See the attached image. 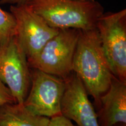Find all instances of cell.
I'll list each match as a JSON object with an SVG mask.
<instances>
[{"instance_id": "cell-1", "label": "cell", "mask_w": 126, "mask_h": 126, "mask_svg": "<svg viewBox=\"0 0 126 126\" xmlns=\"http://www.w3.org/2000/svg\"><path fill=\"white\" fill-rule=\"evenodd\" d=\"M72 72L81 80L95 104L109 88L113 75L96 28L80 31L74 56Z\"/></svg>"}, {"instance_id": "cell-2", "label": "cell", "mask_w": 126, "mask_h": 126, "mask_svg": "<svg viewBox=\"0 0 126 126\" xmlns=\"http://www.w3.org/2000/svg\"><path fill=\"white\" fill-rule=\"evenodd\" d=\"M26 5L57 29H94L104 13L103 7L95 0H33Z\"/></svg>"}, {"instance_id": "cell-3", "label": "cell", "mask_w": 126, "mask_h": 126, "mask_svg": "<svg viewBox=\"0 0 126 126\" xmlns=\"http://www.w3.org/2000/svg\"><path fill=\"white\" fill-rule=\"evenodd\" d=\"M80 30L60 29L35 56L28 59L30 68L65 80L72 73L74 56Z\"/></svg>"}, {"instance_id": "cell-4", "label": "cell", "mask_w": 126, "mask_h": 126, "mask_svg": "<svg viewBox=\"0 0 126 126\" xmlns=\"http://www.w3.org/2000/svg\"><path fill=\"white\" fill-rule=\"evenodd\" d=\"M96 28L113 76L126 81V9L104 12Z\"/></svg>"}, {"instance_id": "cell-5", "label": "cell", "mask_w": 126, "mask_h": 126, "mask_svg": "<svg viewBox=\"0 0 126 126\" xmlns=\"http://www.w3.org/2000/svg\"><path fill=\"white\" fill-rule=\"evenodd\" d=\"M0 79L16 102L23 104L31 86V68L15 36L0 43Z\"/></svg>"}, {"instance_id": "cell-6", "label": "cell", "mask_w": 126, "mask_h": 126, "mask_svg": "<svg viewBox=\"0 0 126 126\" xmlns=\"http://www.w3.org/2000/svg\"><path fill=\"white\" fill-rule=\"evenodd\" d=\"M65 88V81L63 79L31 68V86L23 104L38 116L49 119L60 116Z\"/></svg>"}, {"instance_id": "cell-7", "label": "cell", "mask_w": 126, "mask_h": 126, "mask_svg": "<svg viewBox=\"0 0 126 126\" xmlns=\"http://www.w3.org/2000/svg\"><path fill=\"white\" fill-rule=\"evenodd\" d=\"M10 12L16 22L15 36L29 59L40 51L46 43L59 33L27 5H12Z\"/></svg>"}, {"instance_id": "cell-8", "label": "cell", "mask_w": 126, "mask_h": 126, "mask_svg": "<svg viewBox=\"0 0 126 126\" xmlns=\"http://www.w3.org/2000/svg\"><path fill=\"white\" fill-rule=\"evenodd\" d=\"M61 103V115L78 126H99L96 112L79 78L72 72L65 80Z\"/></svg>"}, {"instance_id": "cell-9", "label": "cell", "mask_w": 126, "mask_h": 126, "mask_svg": "<svg viewBox=\"0 0 126 126\" xmlns=\"http://www.w3.org/2000/svg\"><path fill=\"white\" fill-rule=\"evenodd\" d=\"M95 105L99 126L126 123V81L113 76L109 89Z\"/></svg>"}, {"instance_id": "cell-10", "label": "cell", "mask_w": 126, "mask_h": 126, "mask_svg": "<svg viewBox=\"0 0 126 126\" xmlns=\"http://www.w3.org/2000/svg\"><path fill=\"white\" fill-rule=\"evenodd\" d=\"M50 119L36 115L18 103L0 106V126H48Z\"/></svg>"}, {"instance_id": "cell-11", "label": "cell", "mask_w": 126, "mask_h": 126, "mask_svg": "<svg viewBox=\"0 0 126 126\" xmlns=\"http://www.w3.org/2000/svg\"><path fill=\"white\" fill-rule=\"evenodd\" d=\"M16 22L11 12L0 8V43L15 36Z\"/></svg>"}, {"instance_id": "cell-12", "label": "cell", "mask_w": 126, "mask_h": 126, "mask_svg": "<svg viewBox=\"0 0 126 126\" xmlns=\"http://www.w3.org/2000/svg\"><path fill=\"white\" fill-rule=\"evenodd\" d=\"M16 103L11 92L0 79V106L5 104Z\"/></svg>"}, {"instance_id": "cell-13", "label": "cell", "mask_w": 126, "mask_h": 126, "mask_svg": "<svg viewBox=\"0 0 126 126\" xmlns=\"http://www.w3.org/2000/svg\"><path fill=\"white\" fill-rule=\"evenodd\" d=\"M48 126H76L67 118L60 115L50 118Z\"/></svg>"}, {"instance_id": "cell-14", "label": "cell", "mask_w": 126, "mask_h": 126, "mask_svg": "<svg viewBox=\"0 0 126 126\" xmlns=\"http://www.w3.org/2000/svg\"><path fill=\"white\" fill-rule=\"evenodd\" d=\"M32 1L33 0H0V5H24L28 4Z\"/></svg>"}, {"instance_id": "cell-15", "label": "cell", "mask_w": 126, "mask_h": 126, "mask_svg": "<svg viewBox=\"0 0 126 126\" xmlns=\"http://www.w3.org/2000/svg\"><path fill=\"white\" fill-rule=\"evenodd\" d=\"M113 126H126V123H119Z\"/></svg>"}, {"instance_id": "cell-16", "label": "cell", "mask_w": 126, "mask_h": 126, "mask_svg": "<svg viewBox=\"0 0 126 126\" xmlns=\"http://www.w3.org/2000/svg\"><path fill=\"white\" fill-rule=\"evenodd\" d=\"M77 1H92L94 0H77Z\"/></svg>"}]
</instances>
